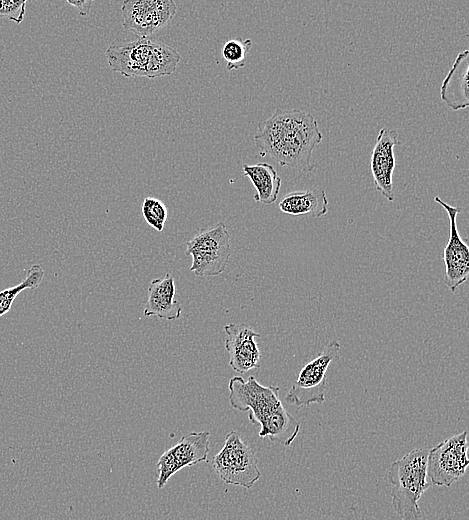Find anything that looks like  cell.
I'll return each instance as SVG.
<instances>
[{
    "mask_svg": "<svg viewBox=\"0 0 469 520\" xmlns=\"http://www.w3.org/2000/svg\"><path fill=\"white\" fill-rule=\"evenodd\" d=\"M229 403L238 411H248V419L259 425V437H268L283 446H290L297 437L300 424L287 412L279 398V387L264 386L254 376L244 380L232 377L228 384Z\"/></svg>",
    "mask_w": 469,
    "mask_h": 520,
    "instance_id": "7a4b0ae2",
    "label": "cell"
},
{
    "mask_svg": "<svg viewBox=\"0 0 469 520\" xmlns=\"http://www.w3.org/2000/svg\"><path fill=\"white\" fill-rule=\"evenodd\" d=\"M210 432H191L183 436L179 442L166 450L160 457L157 486L163 488L168 480L182 468L200 462H207L209 453Z\"/></svg>",
    "mask_w": 469,
    "mask_h": 520,
    "instance_id": "30bf717a",
    "label": "cell"
},
{
    "mask_svg": "<svg viewBox=\"0 0 469 520\" xmlns=\"http://www.w3.org/2000/svg\"><path fill=\"white\" fill-rule=\"evenodd\" d=\"M279 209L291 216L310 215L311 217H321L328 212L327 195L319 187L293 191L280 201Z\"/></svg>",
    "mask_w": 469,
    "mask_h": 520,
    "instance_id": "2e32d148",
    "label": "cell"
},
{
    "mask_svg": "<svg viewBox=\"0 0 469 520\" xmlns=\"http://www.w3.org/2000/svg\"><path fill=\"white\" fill-rule=\"evenodd\" d=\"M242 170L256 189L253 197L255 201L269 205L277 200L281 178L272 165L265 162L244 164Z\"/></svg>",
    "mask_w": 469,
    "mask_h": 520,
    "instance_id": "e0dca14e",
    "label": "cell"
},
{
    "mask_svg": "<svg viewBox=\"0 0 469 520\" xmlns=\"http://www.w3.org/2000/svg\"><path fill=\"white\" fill-rule=\"evenodd\" d=\"M467 431L456 434L434 448L427 457V476L436 486L450 487L469 465Z\"/></svg>",
    "mask_w": 469,
    "mask_h": 520,
    "instance_id": "ba28073f",
    "label": "cell"
},
{
    "mask_svg": "<svg viewBox=\"0 0 469 520\" xmlns=\"http://www.w3.org/2000/svg\"><path fill=\"white\" fill-rule=\"evenodd\" d=\"M175 279L170 273L163 278H157L148 286V296L143 313L145 316H156L164 320H176L180 317L182 308L175 299Z\"/></svg>",
    "mask_w": 469,
    "mask_h": 520,
    "instance_id": "5bb4252c",
    "label": "cell"
},
{
    "mask_svg": "<svg viewBox=\"0 0 469 520\" xmlns=\"http://www.w3.org/2000/svg\"><path fill=\"white\" fill-rule=\"evenodd\" d=\"M435 202L440 204L449 218V238L443 250V261L445 266V284L452 291L463 284L469 274V247L458 232L456 218L460 212L458 207L449 205L434 197Z\"/></svg>",
    "mask_w": 469,
    "mask_h": 520,
    "instance_id": "8fae6325",
    "label": "cell"
},
{
    "mask_svg": "<svg viewBox=\"0 0 469 520\" xmlns=\"http://www.w3.org/2000/svg\"><path fill=\"white\" fill-rule=\"evenodd\" d=\"M399 143L396 130L380 129L370 159V169L375 188L390 202L395 199L393 193L394 147Z\"/></svg>",
    "mask_w": 469,
    "mask_h": 520,
    "instance_id": "7c38bea8",
    "label": "cell"
},
{
    "mask_svg": "<svg viewBox=\"0 0 469 520\" xmlns=\"http://www.w3.org/2000/svg\"><path fill=\"white\" fill-rule=\"evenodd\" d=\"M212 467L224 483L250 489L261 477L254 450L236 431H230L225 443L212 459Z\"/></svg>",
    "mask_w": 469,
    "mask_h": 520,
    "instance_id": "5b68a950",
    "label": "cell"
},
{
    "mask_svg": "<svg viewBox=\"0 0 469 520\" xmlns=\"http://www.w3.org/2000/svg\"><path fill=\"white\" fill-rule=\"evenodd\" d=\"M44 277V270L39 264L31 266L27 272L24 280L18 285L0 291V317L6 314L15 298L25 289H36L42 282Z\"/></svg>",
    "mask_w": 469,
    "mask_h": 520,
    "instance_id": "ac0fdd59",
    "label": "cell"
},
{
    "mask_svg": "<svg viewBox=\"0 0 469 520\" xmlns=\"http://www.w3.org/2000/svg\"><path fill=\"white\" fill-rule=\"evenodd\" d=\"M105 55L112 71L125 77L149 79L173 74L181 59L169 45L140 36L113 41Z\"/></svg>",
    "mask_w": 469,
    "mask_h": 520,
    "instance_id": "3957f363",
    "label": "cell"
},
{
    "mask_svg": "<svg viewBox=\"0 0 469 520\" xmlns=\"http://www.w3.org/2000/svg\"><path fill=\"white\" fill-rule=\"evenodd\" d=\"M142 214L145 221L158 232H162L168 218L165 204L154 197H146L142 204Z\"/></svg>",
    "mask_w": 469,
    "mask_h": 520,
    "instance_id": "ffe728a7",
    "label": "cell"
},
{
    "mask_svg": "<svg viewBox=\"0 0 469 520\" xmlns=\"http://www.w3.org/2000/svg\"><path fill=\"white\" fill-rule=\"evenodd\" d=\"M225 349L229 354V365L238 373H246L260 367V351L255 338L260 334L247 324L224 326Z\"/></svg>",
    "mask_w": 469,
    "mask_h": 520,
    "instance_id": "4fadbf2b",
    "label": "cell"
},
{
    "mask_svg": "<svg viewBox=\"0 0 469 520\" xmlns=\"http://www.w3.org/2000/svg\"><path fill=\"white\" fill-rule=\"evenodd\" d=\"M185 245L192 258L190 271L198 277L220 275L231 256L230 235L223 222L200 230Z\"/></svg>",
    "mask_w": 469,
    "mask_h": 520,
    "instance_id": "8992f818",
    "label": "cell"
},
{
    "mask_svg": "<svg viewBox=\"0 0 469 520\" xmlns=\"http://www.w3.org/2000/svg\"><path fill=\"white\" fill-rule=\"evenodd\" d=\"M176 11L173 0H123L122 26L136 36L149 37L165 27Z\"/></svg>",
    "mask_w": 469,
    "mask_h": 520,
    "instance_id": "9c48e42d",
    "label": "cell"
},
{
    "mask_svg": "<svg viewBox=\"0 0 469 520\" xmlns=\"http://www.w3.org/2000/svg\"><path fill=\"white\" fill-rule=\"evenodd\" d=\"M252 46L250 39L241 37L228 40L222 48V56L226 61L227 71L238 70L245 66L246 56Z\"/></svg>",
    "mask_w": 469,
    "mask_h": 520,
    "instance_id": "d6986e66",
    "label": "cell"
},
{
    "mask_svg": "<svg viewBox=\"0 0 469 520\" xmlns=\"http://www.w3.org/2000/svg\"><path fill=\"white\" fill-rule=\"evenodd\" d=\"M468 71V50H464L457 55L440 89L442 101L454 111L469 105Z\"/></svg>",
    "mask_w": 469,
    "mask_h": 520,
    "instance_id": "9a60e30c",
    "label": "cell"
},
{
    "mask_svg": "<svg viewBox=\"0 0 469 520\" xmlns=\"http://www.w3.org/2000/svg\"><path fill=\"white\" fill-rule=\"evenodd\" d=\"M322 140L317 120L298 109H276L258 124L254 142L261 156H270L282 167L303 172L313 169L311 158Z\"/></svg>",
    "mask_w": 469,
    "mask_h": 520,
    "instance_id": "6da1fadb",
    "label": "cell"
},
{
    "mask_svg": "<svg viewBox=\"0 0 469 520\" xmlns=\"http://www.w3.org/2000/svg\"><path fill=\"white\" fill-rule=\"evenodd\" d=\"M340 349L338 341H330L321 353L307 363L286 395V402L295 406H309L325 401L327 372Z\"/></svg>",
    "mask_w": 469,
    "mask_h": 520,
    "instance_id": "52a82bcc",
    "label": "cell"
},
{
    "mask_svg": "<svg viewBox=\"0 0 469 520\" xmlns=\"http://www.w3.org/2000/svg\"><path fill=\"white\" fill-rule=\"evenodd\" d=\"M429 449L417 448L394 461L388 468V480L393 485V510L405 520L419 519L418 501L428 489L427 457Z\"/></svg>",
    "mask_w": 469,
    "mask_h": 520,
    "instance_id": "277c9868",
    "label": "cell"
},
{
    "mask_svg": "<svg viewBox=\"0 0 469 520\" xmlns=\"http://www.w3.org/2000/svg\"><path fill=\"white\" fill-rule=\"evenodd\" d=\"M28 0H0V16L20 24L25 15Z\"/></svg>",
    "mask_w": 469,
    "mask_h": 520,
    "instance_id": "44dd1931",
    "label": "cell"
},
{
    "mask_svg": "<svg viewBox=\"0 0 469 520\" xmlns=\"http://www.w3.org/2000/svg\"><path fill=\"white\" fill-rule=\"evenodd\" d=\"M68 4L78 10L80 16H87L95 0H66Z\"/></svg>",
    "mask_w": 469,
    "mask_h": 520,
    "instance_id": "7402d4cb",
    "label": "cell"
}]
</instances>
